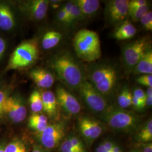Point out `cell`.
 <instances>
[{"instance_id": "11", "label": "cell", "mask_w": 152, "mask_h": 152, "mask_svg": "<svg viewBox=\"0 0 152 152\" xmlns=\"http://www.w3.org/2000/svg\"><path fill=\"white\" fill-rule=\"evenodd\" d=\"M79 129L82 135L86 141L92 143L98 139L103 132V127L96 120L87 117H83L79 119Z\"/></svg>"}, {"instance_id": "21", "label": "cell", "mask_w": 152, "mask_h": 152, "mask_svg": "<svg viewBox=\"0 0 152 152\" xmlns=\"http://www.w3.org/2000/svg\"><path fill=\"white\" fill-rule=\"evenodd\" d=\"M137 140L142 143L151 142L152 140V120L151 118L143 125L137 135Z\"/></svg>"}, {"instance_id": "31", "label": "cell", "mask_w": 152, "mask_h": 152, "mask_svg": "<svg viewBox=\"0 0 152 152\" xmlns=\"http://www.w3.org/2000/svg\"><path fill=\"white\" fill-rule=\"evenodd\" d=\"M133 96L140 100L141 102L146 104V94L145 91L140 88H135L132 93Z\"/></svg>"}, {"instance_id": "24", "label": "cell", "mask_w": 152, "mask_h": 152, "mask_svg": "<svg viewBox=\"0 0 152 152\" xmlns=\"http://www.w3.org/2000/svg\"><path fill=\"white\" fill-rule=\"evenodd\" d=\"M148 6H144L141 7L129 10V14L131 19L134 22L140 21L141 18L148 12Z\"/></svg>"}, {"instance_id": "20", "label": "cell", "mask_w": 152, "mask_h": 152, "mask_svg": "<svg viewBox=\"0 0 152 152\" xmlns=\"http://www.w3.org/2000/svg\"><path fill=\"white\" fill-rule=\"evenodd\" d=\"M62 35L56 31H49L44 35L42 46L45 50L53 49L60 42Z\"/></svg>"}, {"instance_id": "44", "label": "cell", "mask_w": 152, "mask_h": 152, "mask_svg": "<svg viewBox=\"0 0 152 152\" xmlns=\"http://www.w3.org/2000/svg\"><path fill=\"white\" fill-rule=\"evenodd\" d=\"M147 97H152V88L148 87L147 89V91L145 92Z\"/></svg>"}, {"instance_id": "14", "label": "cell", "mask_w": 152, "mask_h": 152, "mask_svg": "<svg viewBox=\"0 0 152 152\" xmlns=\"http://www.w3.org/2000/svg\"><path fill=\"white\" fill-rule=\"evenodd\" d=\"M29 76L35 84L41 88H48L51 87L54 83L53 75L44 69H34L30 72Z\"/></svg>"}, {"instance_id": "1", "label": "cell", "mask_w": 152, "mask_h": 152, "mask_svg": "<svg viewBox=\"0 0 152 152\" xmlns=\"http://www.w3.org/2000/svg\"><path fill=\"white\" fill-rule=\"evenodd\" d=\"M76 55L82 60L92 62L102 56L100 40L98 33L83 29L76 33L73 39Z\"/></svg>"}, {"instance_id": "41", "label": "cell", "mask_w": 152, "mask_h": 152, "mask_svg": "<svg viewBox=\"0 0 152 152\" xmlns=\"http://www.w3.org/2000/svg\"><path fill=\"white\" fill-rule=\"evenodd\" d=\"M141 152H152V143L151 142L143 143Z\"/></svg>"}, {"instance_id": "8", "label": "cell", "mask_w": 152, "mask_h": 152, "mask_svg": "<svg viewBox=\"0 0 152 152\" xmlns=\"http://www.w3.org/2000/svg\"><path fill=\"white\" fill-rule=\"evenodd\" d=\"M65 125L57 122L48 125L42 132L39 133L41 144L47 149H52L57 147L65 136Z\"/></svg>"}, {"instance_id": "30", "label": "cell", "mask_w": 152, "mask_h": 152, "mask_svg": "<svg viewBox=\"0 0 152 152\" xmlns=\"http://www.w3.org/2000/svg\"><path fill=\"white\" fill-rule=\"evenodd\" d=\"M48 117L44 114L34 113L29 118V122H37V123H45L48 122Z\"/></svg>"}, {"instance_id": "42", "label": "cell", "mask_w": 152, "mask_h": 152, "mask_svg": "<svg viewBox=\"0 0 152 152\" xmlns=\"http://www.w3.org/2000/svg\"><path fill=\"white\" fill-rule=\"evenodd\" d=\"M96 152H110L108 151L106 148L104 146L103 142L100 143L99 145H98L96 149Z\"/></svg>"}, {"instance_id": "12", "label": "cell", "mask_w": 152, "mask_h": 152, "mask_svg": "<svg viewBox=\"0 0 152 152\" xmlns=\"http://www.w3.org/2000/svg\"><path fill=\"white\" fill-rule=\"evenodd\" d=\"M4 113L7 114L13 122L19 123L26 118L27 111L21 99L16 96H7L4 105Z\"/></svg>"}, {"instance_id": "45", "label": "cell", "mask_w": 152, "mask_h": 152, "mask_svg": "<svg viewBox=\"0 0 152 152\" xmlns=\"http://www.w3.org/2000/svg\"><path fill=\"white\" fill-rule=\"evenodd\" d=\"M111 152H123L122 149H121V148L118 146H117V145H115L113 148L112 149Z\"/></svg>"}, {"instance_id": "23", "label": "cell", "mask_w": 152, "mask_h": 152, "mask_svg": "<svg viewBox=\"0 0 152 152\" xmlns=\"http://www.w3.org/2000/svg\"><path fill=\"white\" fill-rule=\"evenodd\" d=\"M30 107L34 113H37L43 110L41 93L37 90L33 91L29 96Z\"/></svg>"}, {"instance_id": "5", "label": "cell", "mask_w": 152, "mask_h": 152, "mask_svg": "<svg viewBox=\"0 0 152 152\" xmlns=\"http://www.w3.org/2000/svg\"><path fill=\"white\" fill-rule=\"evenodd\" d=\"M117 81V73L114 66L103 65L98 66L90 75V82L103 96L112 92Z\"/></svg>"}, {"instance_id": "38", "label": "cell", "mask_w": 152, "mask_h": 152, "mask_svg": "<svg viewBox=\"0 0 152 152\" xmlns=\"http://www.w3.org/2000/svg\"><path fill=\"white\" fill-rule=\"evenodd\" d=\"M103 144L104 147L106 148V149L110 152H111L112 149L116 145L114 142L110 141V140H105L103 142Z\"/></svg>"}, {"instance_id": "29", "label": "cell", "mask_w": 152, "mask_h": 152, "mask_svg": "<svg viewBox=\"0 0 152 152\" xmlns=\"http://www.w3.org/2000/svg\"><path fill=\"white\" fill-rule=\"evenodd\" d=\"M136 82L142 86L152 87V75H142L136 78Z\"/></svg>"}, {"instance_id": "46", "label": "cell", "mask_w": 152, "mask_h": 152, "mask_svg": "<svg viewBox=\"0 0 152 152\" xmlns=\"http://www.w3.org/2000/svg\"><path fill=\"white\" fill-rule=\"evenodd\" d=\"M32 152H45L44 151L38 147H34Z\"/></svg>"}, {"instance_id": "10", "label": "cell", "mask_w": 152, "mask_h": 152, "mask_svg": "<svg viewBox=\"0 0 152 152\" xmlns=\"http://www.w3.org/2000/svg\"><path fill=\"white\" fill-rule=\"evenodd\" d=\"M128 0H112L107 3L106 16L112 24L124 22L129 14Z\"/></svg>"}, {"instance_id": "43", "label": "cell", "mask_w": 152, "mask_h": 152, "mask_svg": "<svg viewBox=\"0 0 152 152\" xmlns=\"http://www.w3.org/2000/svg\"><path fill=\"white\" fill-rule=\"evenodd\" d=\"M60 1H51V4L52 5V7L54 8H57L59 6V3Z\"/></svg>"}, {"instance_id": "32", "label": "cell", "mask_w": 152, "mask_h": 152, "mask_svg": "<svg viewBox=\"0 0 152 152\" xmlns=\"http://www.w3.org/2000/svg\"><path fill=\"white\" fill-rule=\"evenodd\" d=\"M60 151L61 152H72L77 151L68 138L62 142L60 147Z\"/></svg>"}, {"instance_id": "27", "label": "cell", "mask_w": 152, "mask_h": 152, "mask_svg": "<svg viewBox=\"0 0 152 152\" xmlns=\"http://www.w3.org/2000/svg\"><path fill=\"white\" fill-rule=\"evenodd\" d=\"M141 25L144 29L148 31H152V12L148 11L140 19Z\"/></svg>"}, {"instance_id": "18", "label": "cell", "mask_w": 152, "mask_h": 152, "mask_svg": "<svg viewBox=\"0 0 152 152\" xmlns=\"http://www.w3.org/2000/svg\"><path fill=\"white\" fill-rule=\"evenodd\" d=\"M133 70L136 74L152 75V51L151 49H149L143 55Z\"/></svg>"}, {"instance_id": "17", "label": "cell", "mask_w": 152, "mask_h": 152, "mask_svg": "<svg viewBox=\"0 0 152 152\" xmlns=\"http://www.w3.org/2000/svg\"><path fill=\"white\" fill-rule=\"evenodd\" d=\"M136 28L130 22L126 20L120 23L115 29L113 37L117 40H126L133 38L136 34Z\"/></svg>"}, {"instance_id": "28", "label": "cell", "mask_w": 152, "mask_h": 152, "mask_svg": "<svg viewBox=\"0 0 152 152\" xmlns=\"http://www.w3.org/2000/svg\"><path fill=\"white\" fill-rule=\"evenodd\" d=\"M72 145L77 151L79 152H86L81 140L75 136H69L68 137Z\"/></svg>"}, {"instance_id": "48", "label": "cell", "mask_w": 152, "mask_h": 152, "mask_svg": "<svg viewBox=\"0 0 152 152\" xmlns=\"http://www.w3.org/2000/svg\"><path fill=\"white\" fill-rule=\"evenodd\" d=\"M131 152H141L140 151H138V150H132V151Z\"/></svg>"}, {"instance_id": "34", "label": "cell", "mask_w": 152, "mask_h": 152, "mask_svg": "<svg viewBox=\"0 0 152 152\" xmlns=\"http://www.w3.org/2000/svg\"><path fill=\"white\" fill-rule=\"evenodd\" d=\"M48 122L37 123V122H29V126L34 130L36 131L39 133L42 132L48 126Z\"/></svg>"}, {"instance_id": "6", "label": "cell", "mask_w": 152, "mask_h": 152, "mask_svg": "<svg viewBox=\"0 0 152 152\" xmlns=\"http://www.w3.org/2000/svg\"><path fill=\"white\" fill-rule=\"evenodd\" d=\"M78 89L82 98L93 111L104 112L108 108L107 102L103 96L98 92L89 81L85 79Z\"/></svg>"}, {"instance_id": "22", "label": "cell", "mask_w": 152, "mask_h": 152, "mask_svg": "<svg viewBox=\"0 0 152 152\" xmlns=\"http://www.w3.org/2000/svg\"><path fill=\"white\" fill-rule=\"evenodd\" d=\"M132 92L127 88H124L120 92L117 98L118 104L121 109L127 108L132 105Z\"/></svg>"}, {"instance_id": "39", "label": "cell", "mask_w": 152, "mask_h": 152, "mask_svg": "<svg viewBox=\"0 0 152 152\" xmlns=\"http://www.w3.org/2000/svg\"><path fill=\"white\" fill-rule=\"evenodd\" d=\"M73 4H74V1H69L62 7L63 9V10L65 11V12L66 13V14L68 15H68L72 9Z\"/></svg>"}, {"instance_id": "15", "label": "cell", "mask_w": 152, "mask_h": 152, "mask_svg": "<svg viewBox=\"0 0 152 152\" xmlns=\"http://www.w3.org/2000/svg\"><path fill=\"white\" fill-rule=\"evenodd\" d=\"M43 110L50 118H55L58 115V104L54 93L51 91H45L41 93Z\"/></svg>"}, {"instance_id": "19", "label": "cell", "mask_w": 152, "mask_h": 152, "mask_svg": "<svg viewBox=\"0 0 152 152\" xmlns=\"http://www.w3.org/2000/svg\"><path fill=\"white\" fill-rule=\"evenodd\" d=\"M75 2L80 9L83 16H91L100 7L99 0H77Z\"/></svg>"}, {"instance_id": "26", "label": "cell", "mask_w": 152, "mask_h": 152, "mask_svg": "<svg viewBox=\"0 0 152 152\" xmlns=\"http://www.w3.org/2000/svg\"><path fill=\"white\" fill-rule=\"evenodd\" d=\"M83 16L80 9L76 4L75 1H74V4L68 15V24H73L78 20H80Z\"/></svg>"}, {"instance_id": "13", "label": "cell", "mask_w": 152, "mask_h": 152, "mask_svg": "<svg viewBox=\"0 0 152 152\" xmlns=\"http://www.w3.org/2000/svg\"><path fill=\"white\" fill-rule=\"evenodd\" d=\"M49 1L32 0L24 3L23 10L31 19L40 20L46 16L49 5Z\"/></svg>"}, {"instance_id": "4", "label": "cell", "mask_w": 152, "mask_h": 152, "mask_svg": "<svg viewBox=\"0 0 152 152\" xmlns=\"http://www.w3.org/2000/svg\"><path fill=\"white\" fill-rule=\"evenodd\" d=\"M103 119L112 129L122 131L135 129L140 121L139 117L132 112L112 108H108L104 112Z\"/></svg>"}, {"instance_id": "2", "label": "cell", "mask_w": 152, "mask_h": 152, "mask_svg": "<svg viewBox=\"0 0 152 152\" xmlns=\"http://www.w3.org/2000/svg\"><path fill=\"white\" fill-rule=\"evenodd\" d=\"M52 66L60 79L73 88H78L85 80L80 65L68 53L57 56L53 61Z\"/></svg>"}, {"instance_id": "25", "label": "cell", "mask_w": 152, "mask_h": 152, "mask_svg": "<svg viewBox=\"0 0 152 152\" xmlns=\"http://www.w3.org/2000/svg\"><path fill=\"white\" fill-rule=\"evenodd\" d=\"M5 152H27L25 144L20 140H14L5 148Z\"/></svg>"}, {"instance_id": "40", "label": "cell", "mask_w": 152, "mask_h": 152, "mask_svg": "<svg viewBox=\"0 0 152 152\" xmlns=\"http://www.w3.org/2000/svg\"><path fill=\"white\" fill-rule=\"evenodd\" d=\"M6 42L4 39L0 37V59L2 58L6 50Z\"/></svg>"}, {"instance_id": "3", "label": "cell", "mask_w": 152, "mask_h": 152, "mask_svg": "<svg viewBox=\"0 0 152 152\" xmlns=\"http://www.w3.org/2000/svg\"><path fill=\"white\" fill-rule=\"evenodd\" d=\"M39 54L37 42L29 40L20 44L12 53L6 70L26 68L37 59Z\"/></svg>"}, {"instance_id": "16", "label": "cell", "mask_w": 152, "mask_h": 152, "mask_svg": "<svg viewBox=\"0 0 152 152\" xmlns=\"http://www.w3.org/2000/svg\"><path fill=\"white\" fill-rule=\"evenodd\" d=\"M15 26V20L10 7L5 4H0V28L11 30Z\"/></svg>"}, {"instance_id": "9", "label": "cell", "mask_w": 152, "mask_h": 152, "mask_svg": "<svg viewBox=\"0 0 152 152\" xmlns=\"http://www.w3.org/2000/svg\"><path fill=\"white\" fill-rule=\"evenodd\" d=\"M55 96L58 104L68 114L75 115L81 112V107L78 100L64 87H57Z\"/></svg>"}, {"instance_id": "37", "label": "cell", "mask_w": 152, "mask_h": 152, "mask_svg": "<svg viewBox=\"0 0 152 152\" xmlns=\"http://www.w3.org/2000/svg\"><path fill=\"white\" fill-rule=\"evenodd\" d=\"M58 20L63 24H68V15L63 10V8L61 9L60 11L58 13Z\"/></svg>"}, {"instance_id": "47", "label": "cell", "mask_w": 152, "mask_h": 152, "mask_svg": "<svg viewBox=\"0 0 152 152\" xmlns=\"http://www.w3.org/2000/svg\"><path fill=\"white\" fill-rule=\"evenodd\" d=\"M0 152H5V148L2 146H0Z\"/></svg>"}, {"instance_id": "33", "label": "cell", "mask_w": 152, "mask_h": 152, "mask_svg": "<svg viewBox=\"0 0 152 152\" xmlns=\"http://www.w3.org/2000/svg\"><path fill=\"white\" fill-rule=\"evenodd\" d=\"M148 5V2L145 0H132L129 2V10L134 9Z\"/></svg>"}, {"instance_id": "49", "label": "cell", "mask_w": 152, "mask_h": 152, "mask_svg": "<svg viewBox=\"0 0 152 152\" xmlns=\"http://www.w3.org/2000/svg\"><path fill=\"white\" fill-rule=\"evenodd\" d=\"M78 152V151H74V152Z\"/></svg>"}, {"instance_id": "35", "label": "cell", "mask_w": 152, "mask_h": 152, "mask_svg": "<svg viewBox=\"0 0 152 152\" xmlns=\"http://www.w3.org/2000/svg\"><path fill=\"white\" fill-rule=\"evenodd\" d=\"M7 98V94L4 91H0V118L2 117L4 113V105L6 99Z\"/></svg>"}, {"instance_id": "36", "label": "cell", "mask_w": 152, "mask_h": 152, "mask_svg": "<svg viewBox=\"0 0 152 152\" xmlns=\"http://www.w3.org/2000/svg\"><path fill=\"white\" fill-rule=\"evenodd\" d=\"M132 105L134 108L137 110H141L144 108L146 106L145 104L143 103L140 100L133 96L132 101Z\"/></svg>"}, {"instance_id": "7", "label": "cell", "mask_w": 152, "mask_h": 152, "mask_svg": "<svg viewBox=\"0 0 152 152\" xmlns=\"http://www.w3.org/2000/svg\"><path fill=\"white\" fill-rule=\"evenodd\" d=\"M148 39L144 37L137 39L125 47L123 58L127 68L134 69L139 61L150 49Z\"/></svg>"}]
</instances>
